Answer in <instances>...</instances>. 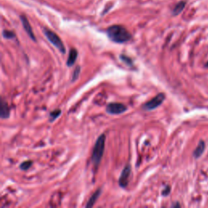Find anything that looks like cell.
Returning a JSON list of instances; mask_svg holds the SVG:
<instances>
[{"mask_svg":"<svg viewBox=\"0 0 208 208\" xmlns=\"http://www.w3.org/2000/svg\"><path fill=\"white\" fill-rule=\"evenodd\" d=\"M120 58L121 59V60L123 61L124 63H125V64H127V65H129V66H133V62L131 58L128 57V56H126L125 55H121L120 56Z\"/></svg>","mask_w":208,"mask_h":208,"instance_id":"obj_14","label":"cell"},{"mask_svg":"<svg viewBox=\"0 0 208 208\" xmlns=\"http://www.w3.org/2000/svg\"><path fill=\"white\" fill-rule=\"evenodd\" d=\"M169 193H170V187H169V186H167V187L165 188L164 190L162 192V194L163 195H164V196H167Z\"/></svg>","mask_w":208,"mask_h":208,"instance_id":"obj_18","label":"cell"},{"mask_svg":"<svg viewBox=\"0 0 208 208\" xmlns=\"http://www.w3.org/2000/svg\"><path fill=\"white\" fill-rule=\"evenodd\" d=\"M20 20H21V22H22V25H23V27L24 29H25V32L28 33V35L30 37V38H31L32 40L36 41V38H35L33 32L32 27L30 25V24H29V20H28L27 17L25 16H20Z\"/></svg>","mask_w":208,"mask_h":208,"instance_id":"obj_7","label":"cell"},{"mask_svg":"<svg viewBox=\"0 0 208 208\" xmlns=\"http://www.w3.org/2000/svg\"><path fill=\"white\" fill-rule=\"evenodd\" d=\"M165 95L164 94H159L158 95H156L155 98H153L151 100H150L147 103H146L144 104V106L142 107L143 110L145 111H152L154 109H155L158 107H159L161 104L163 103V102L164 101Z\"/></svg>","mask_w":208,"mask_h":208,"instance_id":"obj_4","label":"cell"},{"mask_svg":"<svg viewBox=\"0 0 208 208\" xmlns=\"http://www.w3.org/2000/svg\"><path fill=\"white\" fill-rule=\"evenodd\" d=\"M130 172H131V166L129 164H127L121 172L120 178H119V185L122 188L127 187L128 184H129Z\"/></svg>","mask_w":208,"mask_h":208,"instance_id":"obj_6","label":"cell"},{"mask_svg":"<svg viewBox=\"0 0 208 208\" xmlns=\"http://www.w3.org/2000/svg\"><path fill=\"white\" fill-rule=\"evenodd\" d=\"M185 7V2H180V3H177L176 6H175V7H174L173 12H172L174 16L179 15L180 13L184 10Z\"/></svg>","mask_w":208,"mask_h":208,"instance_id":"obj_12","label":"cell"},{"mask_svg":"<svg viewBox=\"0 0 208 208\" xmlns=\"http://www.w3.org/2000/svg\"><path fill=\"white\" fill-rule=\"evenodd\" d=\"M31 166H32V161H25L20 165V168L22 170H28Z\"/></svg>","mask_w":208,"mask_h":208,"instance_id":"obj_17","label":"cell"},{"mask_svg":"<svg viewBox=\"0 0 208 208\" xmlns=\"http://www.w3.org/2000/svg\"><path fill=\"white\" fill-rule=\"evenodd\" d=\"M77 55L78 52L75 48H72V49L70 50L68 58V60H67V65L68 66L71 67L75 64L77 58Z\"/></svg>","mask_w":208,"mask_h":208,"instance_id":"obj_8","label":"cell"},{"mask_svg":"<svg viewBox=\"0 0 208 208\" xmlns=\"http://www.w3.org/2000/svg\"><path fill=\"white\" fill-rule=\"evenodd\" d=\"M44 33L46 35L47 39L49 40L50 42L53 44L62 54H64L66 52V49H65V46H64L63 42H62L60 38L55 33L52 32V31H51L49 29H44Z\"/></svg>","mask_w":208,"mask_h":208,"instance_id":"obj_3","label":"cell"},{"mask_svg":"<svg viewBox=\"0 0 208 208\" xmlns=\"http://www.w3.org/2000/svg\"><path fill=\"white\" fill-rule=\"evenodd\" d=\"M0 110H1V112H0L1 118H8L9 115H10V109H9L7 103H5L3 100H2V103H1V108H0Z\"/></svg>","mask_w":208,"mask_h":208,"instance_id":"obj_9","label":"cell"},{"mask_svg":"<svg viewBox=\"0 0 208 208\" xmlns=\"http://www.w3.org/2000/svg\"><path fill=\"white\" fill-rule=\"evenodd\" d=\"M3 38H7V39H11V38H15V33L9 30H3Z\"/></svg>","mask_w":208,"mask_h":208,"instance_id":"obj_16","label":"cell"},{"mask_svg":"<svg viewBox=\"0 0 208 208\" xmlns=\"http://www.w3.org/2000/svg\"><path fill=\"white\" fill-rule=\"evenodd\" d=\"M107 34L114 42L124 43L132 38L130 33L124 27L120 25H112L107 29Z\"/></svg>","mask_w":208,"mask_h":208,"instance_id":"obj_1","label":"cell"},{"mask_svg":"<svg viewBox=\"0 0 208 208\" xmlns=\"http://www.w3.org/2000/svg\"><path fill=\"white\" fill-rule=\"evenodd\" d=\"M206 67H207V68H208V61H207V63L206 64Z\"/></svg>","mask_w":208,"mask_h":208,"instance_id":"obj_20","label":"cell"},{"mask_svg":"<svg viewBox=\"0 0 208 208\" xmlns=\"http://www.w3.org/2000/svg\"><path fill=\"white\" fill-rule=\"evenodd\" d=\"M101 191H102L101 189H99L96 190L95 192L93 194L91 198L89 199V201H88V202H87V204L85 205V207H92L94 205V203H95L97 199L98 198V197H99V195H100V194H101Z\"/></svg>","mask_w":208,"mask_h":208,"instance_id":"obj_10","label":"cell"},{"mask_svg":"<svg viewBox=\"0 0 208 208\" xmlns=\"http://www.w3.org/2000/svg\"><path fill=\"white\" fill-rule=\"evenodd\" d=\"M80 72H81V67L77 66L74 70L73 72V74H72V81L74 82L76 80H77V78L79 77V75H80Z\"/></svg>","mask_w":208,"mask_h":208,"instance_id":"obj_15","label":"cell"},{"mask_svg":"<svg viewBox=\"0 0 208 208\" xmlns=\"http://www.w3.org/2000/svg\"><path fill=\"white\" fill-rule=\"evenodd\" d=\"M61 111L60 110H55L53 111L52 112L50 113V121L52 122L55 120L56 119L58 118L59 116H60Z\"/></svg>","mask_w":208,"mask_h":208,"instance_id":"obj_13","label":"cell"},{"mask_svg":"<svg viewBox=\"0 0 208 208\" xmlns=\"http://www.w3.org/2000/svg\"><path fill=\"white\" fill-rule=\"evenodd\" d=\"M172 207H181V205H180L179 203H176V204H174V205L172 206Z\"/></svg>","mask_w":208,"mask_h":208,"instance_id":"obj_19","label":"cell"},{"mask_svg":"<svg viewBox=\"0 0 208 208\" xmlns=\"http://www.w3.org/2000/svg\"><path fill=\"white\" fill-rule=\"evenodd\" d=\"M105 141H106V136L104 134L100 135V137L97 139L95 145L93 149L91 161L95 168H97L98 164L100 163V161L103 155L104 149H105Z\"/></svg>","mask_w":208,"mask_h":208,"instance_id":"obj_2","label":"cell"},{"mask_svg":"<svg viewBox=\"0 0 208 208\" xmlns=\"http://www.w3.org/2000/svg\"><path fill=\"white\" fill-rule=\"evenodd\" d=\"M204 150H205V142H203V141H200V142L198 145V146H197L195 150H194V156L196 159L199 158L200 156L202 155V153L204 152Z\"/></svg>","mask_w":208,"mask_h":208,"instance_id":"obj_11","label":"cell"},{"mask_svg":"<svg viewBox=\"0 0 208 208\" xmlns=\"http://www.w3.org/2000/svg\"><path fill=\"white\" fill-rule=\"evenodd\" d=\"M106 111L111 115H120L127 111V107L120 103H111L107 106Z\"/></svg>","mask_w":208,"mask_h":208,"instance_id":"obj_5","label":"cell"}]
</instances>
